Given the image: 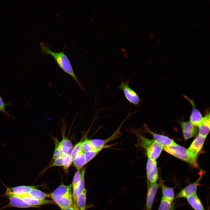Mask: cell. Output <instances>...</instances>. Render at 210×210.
Wrapping results in <instances>:
<instances>
[{
  "mask_svg": "<svg viewBox=\"0 0 210 210\" xmlns=\"http://www.w3.org/2000/svg\"><path fill=\"white\" fill-rule=\"evenodd\" d=\"M147 176V180L150 183H155L158 178V174L157 167V163L153 166Z\"/></svg>",
  "mask_w": 210,
  "mask_h": 210,
  "instance_id": "cell-27",
  "label": "cell"
},
{
  "mask_svg": "<svg viewBox=\"0 0 210 210\" xmlns=\"http://www.w3.org/2000/svg\"><path fill=\"white\" fill-rule=\"evenodd\" d=\"M146 129V131L152 135L154 140L162 145L164 147L172 146L177 144L173 140L169 137L154 133L149 130L148 128H147Z\"/></svg>",
  "mask_w": 210,
  "mask_h": 210,
  "instance_id": "cell-10",
  "label": "cell"
},
{
  "mask_svg": "<svg viewBox=\"0 0 210 210\" xmlns=\"http://www.w3.org/2000/svg\"><path fill=\"white\" fill-rule=\"evenodd\" d=\"M60 144L64 154H70L73 147L72 144L68 138L66 137L64 132H62V139Z\"/></svg>",
  "mask_w": 210,
  "mask_h": 210,
  "instance_id": "cell-17",
  "label": "cell"
},
{
  "mask_svg": "<svg viewBox=\"0 0 210 210\" xmlns=\"http://www.w3.org/2000/svg\"><path fill=\"white\" fill-rule=\"evenodd\" d=\"M5 195L7 196L9 199V202L7 207L12 206L20 208L37 207L24 202L20 197L13 194L8 188L7 189Z\"/></svg>",
  "mask_w": 210,
  "mask_h": 210,
  "instance_id": "cell-6",
  "label": "cell"
},
{
  "mask_svg": "<svg viewBox=\"0 0 210 210\" xmlns=\"http://www.w3.org/2000/svg\"><path fill=\"white\" fill-rule=\"evenodd\" d=\"M82 140H81L73 148L70 154L73 160L77 155L83 151L82 147Z\"/></svg>",
  "mask_w": 210,
  "mask_h": 210,
  "instance_id": "cell-31",
  "label": "cell"
},
{
  "mask_svg": "<svg viewBox=\"0 0 210 210\" xmlns=\"http://www.w3.org/2000/svg\"><path fill=\"white\" fill-rule=\"evenodd\" d=\"M199 134L206 138L210 130V113L208 112L202 118L199 125Z\"/></svg>",
  "mask_w": 210,
  "mask_h": 210,
  "instance_id": "cell-14",
  "label": "cell"
},
{
  "mask_svg": "<svg viewBox=\"0 0 210 210\" xmlns=\"http://www.w3.org/2000/svg\"><path fill=\"white\" fill-rule=\"evenodd\" d=\"M159 184L156 183H150L148 187L146 200L147 210H151Z\"/></svg>",
  "mask_w": 210,
  "mask_h": 210,
  "instance_id": "cell-9",
  "label": "cell"
},
{
  "mask_svg": "<svg viewBox=\"0 0 210 210\" xmlns=\"http://www.w3.org/2000/svg\"><path fill=\"white\" fill-rule=\"evenodd\" d=\"M72 188L71 184L68 185L62 184L50 194V197L51 196L65 195L71 193Z\"/></svg>",
  "mask_w": 210,
  "mask_h": 210,
  "instance_id": "cell-20",
  "label": "cell"
},
{
  "mask_svg": "<svg viewBox=\"0 0 210 210\" xmlns=\"http://www.w3.org/2000/svg\"><path fill=\"white\" fill-rule=\"evenodd\" d=\"M80 178V172L77 171L74 174L72 184L73 189L76 188L78 185Z\"/></svg>",
  "mask_w": 210,
  "mask_h": 210,
  "instance_id": "cell-34",
  "label": "cell"
},
{
  "mask_svg": "<svg viewBox=\"0 0 210 210\" xmlns=\"http://www.w3.org/2000/svg\"><path fill=\"white\" fill-rule=\"evenodd\" d=\"M120 128L118 129L110 137L105 139H95L89 140V141L94 149H97L106 145L109 142L118 137L120 134Z\"/></svg>",
  "mask_w": 210,
  "mask_h": 210,
  "instance_id": "cell-11",
  "label": "cell"
},
{
  "mask_svg": "<svg viewBox=\"0 0 210 210\" xmlns=\"http://www.w3.org/2000/svg\"><path fill=\"white\" fill-rule=\"evenodd\" d=\"M112 145H106L105 146L99 148L94 149L92 150L85 153V155L86 164L93 159L103 149L106 148H108L111 146Z\"/></svg>",
  "mask_w": 210,
  "mask_h": 210,
  "instance_id": "cell-26",
  "label": "cell"
},
{
  "mask_svg": "<svg viewBox=\"0 0 210 210\" xmlns=\"http://www.w3.org/2000/svg\"><path fill=\"white\" fill-rule=\"evenodd\" d=\"M54 142L55 147L52 159V162L58 158L62 157L64 155L62 150L60 142L57 139H54Z\"/></svg>",
  "mask_w": 210,
  "mask_h": 210,
  "instance_id": "cell-28",
  "label": "cell"
},
{
  "mask_svg": "<svg viewBox=\"0 0 210 210\" xmlns=\"http://www.w3.org/2000/svg\"><path fill=\"white\" fill-rule=\"evenodd\" d=\"M87 190L84 188L77 198L75 204L79 210H85L86 204Z\"/></svg>",
  "mask_w": 210,
  "mask_h": 210,
  "instance_id": "cell-23",
  "label": "cell"
},
{
  "mask_svg": "<svg viewBox=\"0 0 210 210\" xmlns=\"http://www.w3.org/2000/svg\"><path fill=\"white\" fill-rule=\"evenodd\" d=\"M10 105H12V104L11 102L7 103H5L0 95V112L5 114L9 119H10V116H11L14 119H15V118L8 113L6 110V107L7 106Z\"/></svg>",
  "mask_w": 210,
  "mask_h": 210,
  "instance_id": "cell-30",
  "label": "cell"
},
{
  "mask_svg": "<svg viewBox=\"0 0 210 210\" xmlns=\"http://www.w3.org/2000/svg\"><path fill=\"white\" fill-rule=\"evenodd\" d=\"M199 23L198 22H196L194 26V27L195 28H196L199 25Z\"/></svg>",
  "mask_w": 210,
  "mask_h": 210,
  "instance_id": "cell-39",
  "label": "cell"
},
{
  "mask_svg": "<svg viewBox=\"0 0 210 210\" xmlns=\"http://www.w3.org/2000/svg\"><path fill=\"white\" fill-rule=\"evenodd\" d=\"M186 198L188 203L195 210H205L201 200L196 194L189 196Z\"/></svg>",
  "mask_w": 210,
  "mask_h": 210,
  "instance_id": "cell-18",
  "label": "cell"
},
{
  "mask_svg": "<svg viewBox=\"0 0 210 210\" xmlns=\"http://www.w3.org/2000/svg\"><path fill=\"white\" fill-rule=\"evenodd\" d=\"M155 36V33L154 32H152L150 33L148 36V38L150 39H152L154 38Z\"/></svg>",
  "mask_w": 210,
  "mask_h": 210,
  "instance_id": "cell-37",
  "label": "cell"
},
{
  "mask_svg": "<svg viewBox=\"0 0 210 210\" xmlns=\"http://www.w3.org/2000/svg\"><path fill=\"white\" fill-rule=\"evenodd\" d=\"M61 210L70 206L74 203L72 193L65 195H57L50 197Z\"/></svg>",
  "mask_w": 210,
  "mask_h": 210,
  "instance_id": "cell-7",
  "label": "cell"
},
{
  "mask_svg": "<svg viewBox=\"0 0 210 210\" xmlns=\"http://www.w3.org/2000/svg\"><path fill=\"white\" fill-rule=\"evenodd\" d=\"M117 10L119 11H120L121 10V8L120 6H118L117 7Z\"/></svg>",
  "mask_w": 210,
  "mask_h": 210,
  "instance_id": "cell-40",
  "label": "cell"
},
{
  "mask_svg": "<svg viewBox=\"0 0 210 210\" xmlns=\"http://www.w3.org/2000/svg\"><path fill=\"white\" fill-rule=\"evenodd\" d=\"M157 163L156 160L148 159L146 167L147 176L149 174L154 165Z\"/></svg>",
  "mask_w": 210,
  "mask_h": 210,
  "instance_id": "cell-35",
  "label": "cell"
},
{
  "mask_svg": "<svg viewBox=\"0 0 210 210\" xmlns=\"http://www.w3.org/2000/svg\"><path fill=\"white\" fill-rule=\"evenodd\" d=\"M82 147L83 151L85 153L94 149L90 144L89 140L86 139L82 143Z\"/></svg>",
  "mask_w": 210,
  "mask_h": 210,
  "instance_id": "cell-32",
  "label": "cell"
},
{
  "mask_svg": "<svg viewBox=\"0 0 210 210\" xmlns=\"http://www.w3.org/2000/svg\"><path fill=\"white\" fill-rule=\"evenodd\" d=\"M118 88L122 91L125 97L129 102L135 106L139 104L141 99L138 94L129 87L128 82H122Z\"/></svg>",
  "mask_w": 210,
  "mask_h": 210,
  "instance_id": "cell-4",
  "label": "cell"
},
{
  "mask_svg": "<svg viewBox=\"0 0 210 210\" xmlns=\"http://www.w3.org/2000/svg\"><path fill=\"white\" fill-rule=\"evenodd\" d=\"M35 187V186H21L8 188L13 194L20 196L28 194Z\"/></svg>",
  "mask_w": 210,
  "mask_h": 210,
  "instance_id": "cell-19",
  "label": "cell"
},
{
  "mask_svg": "<svg viewBox=\"0 0 210 210\" xmlns=\"http://www.w3.org/2000/svg\"><path fill=\"white\" fill-rule=\"evenodd\" d=\"M174 203L162 197L158 210H173Z\"/></svg>",
  "mask_w": 210,
  "mask_h": 210,
  "instance_id": "cell-25",
  "label": "cell"
},
{
  "mask_svg": "<svg viewBox=\"0 0 210 210\" xmlns=\"http://www.w3.org/2000/svg\"><path fill=\"white\" fill-rule=\"evenodd\" d=\"M206 138L198 134L187 149L190 156L193 159L197 160L198 153L203 147Z\"/></svg>",
  "mask_w": 210,
  "mask_h": 210,
  "instance_id": "cell-5",
  "label": "cell"
},
{
  "mask_svg": "<svg viewBox=\"0 0 210 210\" xmlns=\"http://www.w3.org/2000/svg\"><path fill=\"white\" fill-rule=\"evenodd\" d=\"M27 195L32 198L38 200H43L46 198L50 197V194L45 193L35 188L32 190Z\"/></svg>",
  "mask_w": 210,
  "mask_h": 210,
  "instance_id": "cell-24",
  "label": "cell"
},
{
  "mask_svg": "<svg viewBox=\"0 0 210 210\" xmlns=\"http://www.w3.org/2000/svg\"><path fill=\"white\" fill-rule=\"evenodd\" d=\"M136 135L138 145L145 149L148 159L156 160L163 149V146L154 140L147 139L138 134Z\"/></svg>",
  "mask_w": 210,
  "mask_h": 210,
  "instance_id": "cell-2",
  "label": "cell"
},
{
  "mask_svg": "<svg viewBox=\"0 0 210 210\" xmlns=\"http://www.w3.org/2000/svg\"><path fill=\"white\" fill-rule=\"evenodd\" d=\"M40 46L43 53L51 55L60 68L71 76L83 89L81 83L74 74L69 59L64 52L63 51L60 52H53L46 45L43 43H41Z\"/></svg>",
  "mask_w": 210,
  "mask_h": 210,
  "instance_id": "cell-1",
  "label": "cell"
},
{
  "mask_svg": "<svg viewBox=\"0 0 210 210\" xmlns=\"http://www.w3.org/2000/svg\"><path fill=\"white\" fill-rule=\"evenodd\" d=\"M86 168L82 169L80 172V178L77 186L73 190L72 194L74 203L75 204L77 199L82 193L85 187V176Z\"/></svg>",
  "mask_w": 210,
  "mask_h": 210,
  "instance_id": "cell-16",
  "label": "cell"
},
{
  "mask_svg": "<svg viewBox=\"0 0 210 210\" xmlns=\"http://www.w3.org/2000/svg\"><path fill=\"white\" fill-rule=\"evenodd\" d=\"M160 42V40H159L158 41V43H159Z\"/></svg>",
  "mask_w": 210,
  "mask_h": 210,
  "instance_id": "cell-41",
  "label": "cell"
},
{
  "mask_svg": "<svg viewBox=\"0 0 210 210\" xmlns=\"http://www.w3.org/2000/svg\"><path fill=\"white\" fill-rule=\"evenodd\" d=\"M62 158L63 169L65 172H68L69 169L73 162V159L70 154L64 155Z\"/></svg>",
  "mask_w": 210,
  "mask_h": 210,
  "instance_id": "cell-29",
  "label": "cell"
},
{
  "mask_svg": "<svg viewBox=\"0 0 210 210\" xmlns=\"http://www.w3.org/2000/svg\"><path fill=\"white\" fill-rule=\"evenodd\" d=\"M183 136L184 139L187 140L195 135L197 129L190 122H183L181 123Z\"/></svg>",
  "mask_w": 210,
  "mask_h": 210,
  "instance_id": "cell-13",
  "label": "cell"
},
{
  "mask_svg": "<svg viewBox=\"0 0 210 210\" xmlns=\"http://www.w3.org/2000/svg\"><path fill=\"white\" fill-rule=\"evenodd\" d=\"M64 210H79L76 205L73 203L69 207L65 209Z\"/></svg>",
  "mask_w": 210,
  "mask_h": 210,
  "instance_id": "cell-36",
  "label": "cell"
},
{
  "mask_svg": "<svg viewBox=\"0 0 210 210\" xmlns=\"http://www.w3.org/2000/svg\"><path fill=\"white\" fill-rule=\"evenodd\" d=\"M121 51H122L123 52L124 55L127 54V53H126V51L125 50V48H122L121 49Z\"/></svg>",
  "mask_w": 210,
  "mask_h": 210,
  "instance_id": "cell-38",
  "label": "cell"
},
{
  "mask_svg": "<svg viewBox=\"0 0 210 210\" xmlns=\"http://www.w3.org/2000/svg\"><path fill=\"white\" fill-rule=\"evenodd\" d=\"M166 152L172 155L189 163L194 167H198L197 160L192 158L190 155L188 149L178 144L170 146L164 147Z\"/></svg>",
  "mask_w": 210,
  "mask_h": 210,
  "instance_id": "cell-3",
  "label": "cell"
},
{
  "mask_svg": "<svg viewBox=\"0 0 210 210\" xmlns=\"http://www.w3.org/2000/svg\"><path fill=\"white\" fill-rule=\"evenodd\" d=\"M202 178L200 176L196 181L186 186L182 189L176 195L175 199L186 198L196 194L197 187Z\"/></svg>",
  "mask_w": 210,
  "mask_h": 210,
  "instance_id": "cell-8",
  "label": "cell"
},
{
  "mask_svg": "<svg viewBox=\"0 0 210 210\" xmlns=\"http://www.w3.org/2000/svg\"><path fill=\"white\" fill-rule=\"evenodd\" d=\"M186 98L191 104L192 109L190 116V121L191 123L195 127L199 126L203 117L200 112L196 108L193 101L186 96H184Z\"/></svg>",
  "mask_w": 210,
  "mask_h": 210,
  "instance_id": "cell-12",
  "label": "cell"
},
{
  "mask_svg": "<svg viewBox=\"0 0 210 210\" xmlns=\"http://www.w3.org/2000/svg\"><path fill=\"white\" fill-rule=\"evenodd\" d=\"M63 158L62 157L58 158L54 160L51 163H50L45 169L44 171H46L49 168L55 167L62 166Z\"/></svg>",
  "mask_w": 210,
  "mask_h": 210,
  "instance_id": "cell-33",
  "label": "cell"
},
{
  "mask_svg": "<svg viewBox=\"0 0 210 210\" xmlns=\"http://www.w3.org/2000/svg\"><path fill=\"white\" fill-rule=\"evenodd\" d=\"M161 188L162 197L170 201L173 202L175 199V194L173 188L168 187L162 184Z\"/></svg>",
  "mask_w": 210,
  "mask_h": 210,
  "instance_id": "cell-22",
  "label": "cell"
},
{
  "mask_svg": "<svg viewBox=\"0 0 210 210\" xmlns=\"http://www.w3.org/2000/svg\"><path fill=\"white\" fill-rule=\"evenodd\" d=\"M73 162L77 171H80L86 164L85 153L82 151L77 155L73 160Z\"/></svg>",
  "mask_w": 210,
  "mask_h": 210,
  "instance_id": "cell-21",
  "label": "cell"
},
{
  "mask_svg": "<svg viewBox=\"0 0 210 210\" xmlns=\"http://www.w3.org/2000/svg\"><path fill=\"white\" fill-rule=\"evenodd\" d=\"M18 197L26 203L37 207H38V206L48 204H53L54 203L53 201L50 200L46 199L38 200L34 199L29 196L27 194Z\"/></svg>",
  "mask_w": 210,
  "mask_h": 210,
  "instance_id": "cell-15",
  "label": "cell"
}]
</instances>
